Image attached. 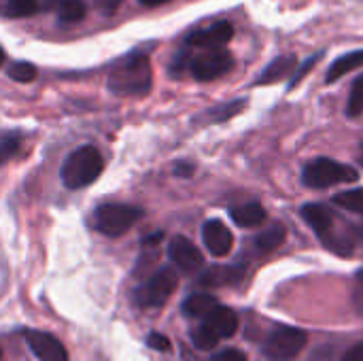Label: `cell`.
Instances as JSON below:
<instances>
[{
    "label": "cell",
    "instance_id": "1",
    "mask_svg": "<svg viewBox=\"0 0 363 361\" xmlns=\"http://www.w3.org/2000/svg\"><path fill=\"white\" fill-rule=\"evenodd\" d=\"M108 89L115 96H145L153 87L151 62L145 53H130L108 72Z\"/></svg>",
    "mask_w": 363,
    "mask_h": 361
},
{
    "label": "cell",
    "instance_id": "34",
    "mask_svg": "<svg viewBox=\"0 0 363 361\" xmlns=\"http://www.w3.org/2000/svg\"><path fill=\"white\" fill-rule=\"evenodd\" d=\"M140 4H145V6H160V4H166V2H170V0H138Z\"/></svg>",
    "mask_w": 363,
    "mask_h": 361
},
{
    "label": "cell",
    "instance_id": "28",
    "mask_svg": "<svg viewBox=\"0 0 363 361\" xmlns=\"http://www.w3.org/2000/svg\"><path fill=\"white\" fill-rule=\"evenodd\" d=\"M321 55H323V53L311 55V57H308V60H306L302 66H298V70L294 72V79H291V83H289V89H294V87H296V85H298V83H300V81H302V79L308 74V70H311L313 66H317V62L321 60Z\"/></svg>",
    "mask_w": 363,
    "mask_h": 361
},
{
    "label": "cell",
    "instance_id": "9",
    "mask_svg": "<svg viewBox=\"0 0 363 361\" xmlns=\"http://www.w3.org/2000/svg\"><path fill=\"white\" fill-rule=\"evenodd\" d=\"M168 255L174 262V266L187 274L198 272L204 266V257L200 253V249L185 236H174L168 245Z\"/></svg>",
    "mask_w": 363,
    "mask_h": 361
},
{
    "label": "cell",
    "instance_id": "35",
    "mask_svg": "<svg viewBox=\"0 0 363 361\" xmlns=\"http://www.w3.org/2000/svg\"><path fill=\"white\" fill-rule=\"evenodd\" d=\"M191 166H177V174H189Z\"/></svg>",
    "mask_w": 363,
    "mask_h": 361
},
{
    "label": "cell",
    "instance_id": "37",
    "mask_svg": "<svg viewBox=\"0 0 363 361\" xmlns=\"http://www.w3.org/2000/svg\"><path fill=\"white\" fill-rule=\"evenodd\" d=\"M0 357H2V353H0Z\"/></svg>",
    "mask_w": 363,
    "mask_h": 361
},
{
    "label": "cell",
    "instance_id": "4",
    "mask_svg": "<svg viewBox=\"0 0 363 361\" xmlns=\"http://www.w3.org/2000/svg\"><path fill=\"white\" fill-rule=\"evenodd\" d=\"M143 217V211L130 204H102L94 213V226L104 236L117 238L123 236L138 219Z\"/></svg>",
    "mask_w": 363,
    "mask_h": 361
},
{
    "label": "cell",
    "instance_id": "22",
    "mask_svg": "<svg viewBox=\"0 0 363 361\" xmlns=\"http://www.w3.org/2000/svg\"><path fill=\"white\" fill-rule=\"evenodd\" d=\"M6 74H9V79H13V81H17V83H30V81L36 79L38 70H36V66L30 64V62H13V64L6 68Z\"/></svg>",
    "mask_w": 363,
    "mask_h": 361
},
{
    "label": "cell",
    "instance_id": "12",
    "mask_svg": "<svg viewBox=\"0 0 363 361\" xmlns=\"http://www.w3.org/2000/svg\"><path fill=\"white\" fill-rule=\"evenodd\" d=\"M302 217L306 219V223H308L323 240L330 238V236L334 234V230H336V217H334V213H332L328 206H323V204H317V202L306 204V206L302 209Z\"/></svg>",
    "mask_w": 363,
    "mask_h": 361
},
{
    "label": "cell",
    "instance_id": "24",
    "mask_svg": "<svg viewBox=\"0 0 363 361\" xmlns=\"http://www.w3.org/2000/svg\"><path fill=\"white\" fill-rule=\"evenodd\" d=\"M363 113V77H357L353 81L349 102H347V115L349 117H359Z\"/></svg>",
    "mask_w": 363,
    "mask_h": 361
},
{
    "label": "cell",
    "instance_id": "8",
    "mask_svg": "<svg viewBox=\"0 0 363 361\" xmlns=\"http://www.w3.org/2000/svg\"><path fill=\"white\" fill-rule=\"evenodd\" d=\"M234 36V26L230 21H217L208 28L194 30L185 38V49H225V45Z\"/></svg>",
    "mask_w": 363,
    "mask_h": 361
},
{
    "label": "cell",
    "instance_id": "18",
    "mask_svg": "<svg viewBox=\"0 0 363 361\" xmlns=\"http://www.w3.org/2000/svg\"><path fill=\"white\" fill-rule=\"evenodd\" d=\"M217 304V298L211 294H194L183 302V313L194 319H204Z\"/></svg>",
    "mask_w": 363,
    "mask_h": 361
},
{
    "label": "cell",
    "instance_id": "3",
    "mask_svg": "<svg viewBox=\"0 0 363 361\" xmlns=\"http://www.w3.org/2000/svg\"><path fill=\"white\" fill-rule=\"evenodd\" d=\"M357 177L359 174L355 172V168L334 162V160H328V157L311 162L302 174L304 185H308L313 189H323V187H332V185H340V183H353V181H357Z\"/></svg>",
    "mask_w": 363,
    "mask_h": 361
},
{
    "label": "cell",
    "instance_id": "7",
    "mask_svg": "<svg viewBox=\"0 0 363 361\" xmlns=\"http://www.w3.org/2000/svg\"><path fill=\"white\" fill-rule=\"evenodd\" d=\"M306 345V334L296 328H279L274 330L266 345L264 353L266 357L272 361H291Z\"/></svg>",
    "mask_w": 363,
    "mask_h": 361
},
{
    "label": "cell",
    "instance_id": "10",
    "mask_svg": "<svg viewBox=\"0 0 363 361\" xmlns=\"http://www.w3.org/2000/svg\"><path fill=\"white\" fill-rule=\"evenodd\" d=\"M26 343L40 361H68V351L64 345L45 332H26Z\"/></svg>",
    "mask_w": 363,
    "mask_h": 361
},
{
    "label": "cell",
    "instance_id": "33",
    "mask_svg": "<svg viewBox=\"0 0 363 361\" xmlns=\"http://www.w3.org/2000/svg\"><path fill=\"white\" fill-rule=\"evenodd\" d=\"M162 236H164L162 232H157L155 236H153V234H151V236H145V245H157Z\"/></svg>",
    "mask_w": 363,
    "mask_h": 361
},
{
    "label": "cell",
    "instance_id": "27",
    "mask_svg": "<svg viewBox=\"0 0 363 361\" xmlns=\"http://www.w3.org/2000/svg\"><path fill=\"white\" fill-rule=\"evenodd\" d=\"M19 136H15V134H11V136H6L2 143H0V164H4L6 160H11L15 153H17V149H19Z\"/></svg>",
    "mask_w": 363,
    "mask_h": 361
},
{
    "label": "cell",
    "instance_id": "21",
    "mask_svg": "<svg viewBox=\"0 0 363 361\" xmlns=\"http://www.w3.org/2000/svg\"><path fill=\"white\" fill-rule=\"evenodd\" d=\"M283 240H285V228H283V226H272V228H268L266 232H262V234L255 238V245H257L259 251L270 253V251H274Z\"/></svg>",
    "mask_w": 363,
    "mask_h": 361
},
{
    "label": "cell",
    "instance_id": "26",
    "mask_svg": "<svg viewBox=\"0 0 363 361\" xmlns=\"http://www.w3.org/2000/svg\"><path fill=\"white\" fill-rule=\"evenodd\" d=\"M191 343L198 347V349H202V351H208V349H213L217 343H219V338L202 323V326H198V328H194L191 330Z\"/></svg>",
    "mask_w": 363,
    "mask_h": 361
},
{
    "label": "cell",
    "instance_id": "36",
    "mask_svg": "<svg viewBox=\"0 0 363 361\" xmlns=\"http://www.w3.org/2000/svg\"><path fill=\"white\" fill-rule=\"evenodd\" d=\"M2 62H4V49L0 47V66H2Z\"/></svg>",
    "mask_w": 363,
    "mask_h": 361
},
{
    "label": "cell",
    "instance_id": "19",
    "mask_svg": "<svg viewBox=\"0 0 363 361\" xmlns=\"http://www.w3.org/2000/svg\"><path fill=\"white\" fill-rule=\"evenodd\" d=\"M332 202L345 211H351V213H357L363 215V189H347V191H340L332 198Z\"/></svg>",
    "mask_w": 363,
    "mask_h": 361
},
{
    "label": "cell",
    "instance_id": "15",
    "mask_svg": "<svg viewBox=\"0 0 363 361\" xmlns=\"http://www.w3.org/2000/svg\"><path fill=\"white\" fill-rule=\"evenodd\" d=\"M242 277H245V270L238 266H215L200 277V285H204V287L236 285Z\"/></svg>",
    "mask_w": 363,
    "mask_h": 361
},
{
    "label": "cell",
    "instance_id": "14",
    "mask_svg": "<svg viewBox=\"0 0 363 361\" xmlns=\"http://www.w3.org/2000/svg\"><path fill=\"white\" fill-rule=\"evenodd\" d=\"M298 66H300V62H298L296 55H281V57L272 60V62L268 64V68L259 74L257 85H272V83H279L281 79L294 74V72L298 70Z\"/></svg>",
    "mask_w": 363,
    "mask_h": 361
},
{
    "label": "cell",
    "instance_id": "29",
    "mask_svg": "<svg viewBox=\"0 0 363 361\" xmlns=\"http://www.w3.org/2000/svg\"><path fill=\"white\" fill-rule=\"evenodd\" d=\"M147 345L151 347V349H155V351H170V340L164 336V334H160V332H151L149 336H147Z\"/></svg>",
    "mask_w": 363,
    "mask_h": 361
},
{
    "label": "cell",
    "instance_id": "32",
    "mask_svg": "<svg viewBox=\"0 0 363 361\" xmlns=\"http://www.w3.org/2000/svg\"><path fill=\"white\" fill-rule=\"evenodd\" d=\"M345 361H363V343L355 345L353 349H349V353H347Z\"/></svg>",
    "mask_w": 363,
    "mask_h": 361
},
{
    "label": "cell",
    "instance_id": "20",
    "mask_svg": "<svg viewBox=\"0 0 363 361\" xmlns=\"http://www.w3.org/2000/svg\"><path fill=\"white\" fill-rule=\"evenodd\" d=\"M57 17L62 23H77L85 17V4L81 0H60Z\"/></svg>",
    "mask_w": 363,
    "mask_h": 361
},
{
    "label": "cell",
    "instance_id": "16",
    "mask_svg": "<svg viewBox=\"0 0 363 361\" xmlns=\"http://www.w3.org/2000/svg\"><path fill=\"white\" fill-rule=\"evenodd\" d=\"M363 66V49L357 51H351V53H345L340 55L338 60L332 62L328 74H325V83H336L338 79H342L345 74H349L351 70L355 68H362Z\"/></svg>",
    "mask_w": 363,
    "mask_h": 361
},
{
    "label": "cell",
    "instance_id": "38",
    "mask_svg": "<svg viewBox=\"0 0 363 361\" xmlns=\"http://www.w3.org/2000/svg\"><path fill=\"white\" fill-rule=\"evenodd\" d=\"M362 164H363V162H362Z\"/></svg>",
    "mask_w": 363,
    "mask_h": 361
},
{
    "label": "cell",
    "instance_id": "31",
    "mask_svg": "<svg viewBox=\"0 0 363 361\" xmlns=\"http://www.w3.org/2000/svg\"><path fill=\"white\" fill-rule=\"evenodd\" d=\"M353 304L363 315V270L357 272V283H355V291H353Z\"/></svg>",
    "mask_w": 363,
    "mask_h": 361
},
{
    "label": "cell",
    "instance_id": "11",
    "mask_svg": "<svg viewBox=\"0 0 363 361\" xmlns=\"http://www.w3.org/2000/svg\"><path fill=\"white\" fill-rule=\"evenodd\" d=\"M202 240L206 245V249L215 255V257H223L232 251L234 245V236L230 232V228L225 223H221L219 219H211L204 223L202 228Z\"/></svg>",
    "mask_w": 363,
    "mask_h": 361
},
{
    "label": "cell",
    "instance_id": "17",
    "mask_svg": "<svg viewBox=\"0 0 363 361\" xmlns=\"http://www.w3.org/2000/svg\"><path fill=\"white\" fill-rule=\"evenodd\" d=\"M230 217L240 228H255L266 219V211H264V206L259 202H247V204L234 206L230 211Z\"/></svg>",
    "mask_w": 363,
    "mask_h": 361
},
{
    "label": "cell",
    "instance_id": "2",
    "mask_svg": "<svg viewBox=\"0 0 363 361\" xmlns=\"http://www.w3.org/2000/svg\"><path fill=\"white\" fill-rule=\"evenodd\" d=\"M104 168V160L94 145L74 149L62 164V183L66 189H83L91 185Z\"/></svg>",
    "mask_w": 363,
    "mask_h": 361
},
{
    "label": "cell",
    "instance_id": "23",
    "mask_svg": "<svg viewBox=\"0 0 363 361\" xmlns=\"http://www.w3.org/2000/svg\"><path fill=\"white\" fill-rule=\"evenodd\" d=\"M43 9V0H6V13L15 17L34 15Z\"/></svg>",
    "mask_w": 363,
    "mask_h": 361
},
{
    "label": "cell",
    "instance_id": "25",
    "mask_svg": "<svg viewBox=\"0 0 363 361\" xmlns=\"http://www.w3.org/2000/svg\"><path fill=\"white\" fill-rule=\"evenodd\" d=\"M245 104H247V100H234V102L215 106V109L208 111V119H211V121H228L230 117L238 115V113L245 109Z\"/></svg>",
    "mask_w": 363,
    "mask_h": 361
},
{
    "label": "cell",
    "instance_id": "6",
    "mask_svg": "<svg viewBox=\"0 0 363 361\" xmlns=\"http://www.w3.org/2000/svg\"><path fill=\"white\" fill-rule=\"evenodd\" d=\"M234 68V55L228 49H211L189 60V72L196 81H215Z\"/></svg>",
    "mask_w": 363,
    "mask_h": 361
},
{
    "label": "cell",
    "instance_id": "5",
    "mask_svg": "<svg viewBox=\"0 0 363 361\" xmlns=\"http://www.w3.org/2000/svg\"><path fill=\"white\" fill-rule=\"evenodd\" d=\"M179 285V274L170 266H162L155 270L145 285L136 289V302L145 309H157L168 302V298L174 294Z\"/></svg>",
    "mask_w": 363,
    "mask_h": 361
},
{
    "label": "cell",
    "instance_id": "30",
    "mask_svg": "<svg viewBox=\"0 0 363 361\" xmlns=\"http://www.w3.org/2000/svg\"><path fill=\"white\" fill-rule=\"evenodd\" d=\"M211 361H247V355L238 349H225V351L217 353Z\"/></svg>",
    "mask_w": 363,
    "mask_h": 361
},
{
    "label": "cell",
    "instance_id": "13",
    "mask_svg": "<svg viewBox=\"0 0 363 361\" xmlns=\"http://www.w3.org/2000/svg\"><path fill=\"white\" fill-rule=\"evenodd\" d=\"M204 326L221 340V338H230V336L236 334V330H238V317L228 306H215L204 317Z\"/></svg>",
    "mask_w": 363,
    "mask_h": 361
}]
</instances>
